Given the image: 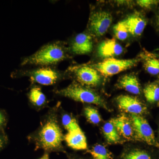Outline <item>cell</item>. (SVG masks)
<instances>
[{"label": "cell", "instance_id": "obj_9", "mask_svg": "<svg viewBox=\"0 0 159 159\" xmlns=\"http://www.w3.org/2000/svg\"><path fill=\"white\" fill-rule=\"evenodd\" d=\"M31 81L44 85L56 82L59 77L58 72L50 67H42L32 71L30 74Z\"/></svg>", "mask_w": 159, "mask_h": 159}, {"label": "cell", "instance_id": "obj_4", "mask_svg": "<svg viewBox=\"0 0 159 159\" xmlns=\"http://www.w3.org/2000/svg\"><path fill=\"white\" fill-rule=\"evenodd\" d=\"M129 118L133 127L134 140L159 148V143L147 120L142 116L130 115Z\"/></svg>", "mask_w": 159, "mask_h": 159}, {"label": "cell", "instance_id": "obj_16", "mask_svg": "<svg viewBox=\"0 0 159 159\" xmlns=\"http://www.w3.org/2000/svg\"><path fill=\"white\" fill-rule=\"evenodd\" d=\"M104 136L107 142L109 144L121 143V136L111 121L106 123L102 128Z\"/></svg>", "mask_w": 159, "mask_h": 159}, {"label": "cell", "instance_id": "obj_20", "mask_svg": "<svg viewBox=\"0 0 159 159\" xmlns=\"http://www.w3.org/2000/svg\"><path fill=\"white\" fill-rule=\"evenodd\" d=\"M29 98L31 102L36 106H42L46 102V96L41 89L37 87L31 89L29 94Z\"/></svg>", "mask_w": 159, "mask_h": 159}, {"label": "cell", "instance_id": "obj_12", "mask_svg": "<svg viewBox=\"0 0 159 159\" xmlns=\"http://www.w3.org/2000/svg\"><path fill=\"white\" fill-rule=\"evenodd\" d=\"M93 48L92 38L86 33L77 34L71 45L72 52L77 54H89L92 51Z\"/></svg>", "mask_w": 159, "mask_h": 159}, {"label": "cell", "instance_id": "obj_21", "mask_svg": "<svg viewBox=\"0 0 159 159\" xmlns=\"http://www.w3.org/2000/svg\"><path fill=\"white\" fill-rule=\"evenodd\" d=\"M61 122L68 132L81 129L76 119L68 114L63 116Z\"/></svg>", "mask_w": 159, "mask_h": 159}, {"label": "cell", "instance_id": "obj_1", "mask_svg": "<svg viewBox=\"0 0 159 159\" xmlns=\"http://www.w3.org/2000/svg\"><path fill=\"white\" fill-rule=\"evenodd\" d=\"M66 58L64 47L60 43L56 42L44 46L33 55L24 60L22 65L48 66L57 63Z\"/></svg>", "mask_w": 159, "mask_h": 159}, {"label": "cell", "instance_id": "obj_2", "mask_svg": "<svg viewBox=\"0 0 159 159\" xmlns=\"http://www.w3.org/2000/svg\"><path fill=\"white\" fill-rule=\"evenodd\" d=\"M57 94L84 103L96 104L109 111L104 99L93 90L74 82L66 88L56 91Z\"/></svg>", "mask_w": 159, "mask_h": 159}, {"label": "cell", "instance_id": "obj_11", "mask_svg": "<svg viewBox=\"0 0 159 159\" xmlns=\"http://www.w3.org/2000/svg\"><path fill=\"white\" fill-rule=\"evenodd\" d=\"M123 48L115 39H107L99 45L98 48L99 56L105 58H113L120 55L123 52Z\"/></svg>", "mask_w": 159, "mask_h": 159}, {"label": "cell", "instance_id": "obj_8", "mask_svg": "<svg viewBox=\"0 0 159 159\" xmlns=\"http://www.w3.org/2000/svg\"><path fill=\"white\" fill-rule=\"evenodd\" d=\"M74 74L78 82L85 86L95 87L99 85L101 77L96 69L89 66H82L74 70Z\"/></svg>", "mask_w": 159, "mask_h": 159}, {"label": "cell", "instance_id": "obj_22", "mask_svg": "<svg viewBox=\"0 0 159 159\" xmlns=\"http://www.w3.org/2000/svg\"><path fill=\"white\" fill-rule=\"evenodd\" d=\"M113 31L116 37L122 41L126 39L129 33L124 20L117 23L114 26Z\"/></svg>", "mask_w": 159, "mask_h": 159}, {"label": "cell", "instance_id": "obj_17", "mask_svg": "<svg viewBox=\"0 0 159 159\" xmlns=\"http://www.w3.org/2000/svg\"><path fill=\"white\" fill-rule=\"evenodd\" d=\"M144 66L145 70L152 75H157L159 73V58L152 54H144Z\"/></svg>", "mask_w": 159, "mask_h": 159}, {"label": "cell", "instance_id": "obj_23", "mask_svg": "<svg viewBox=\"0 0 159 159\" xmlns=\"http://www.w3.org/2000/svg\"><path fill=\"white\" fill-rule=\"evenodd\" d=\"M84 113L89 122L97 125L101 121V118L98 110L91 107H87L84 109Z\"/></svg>", "mask_w": 159, "mask_h": 159}, {"label": "cell", "instance_id": "obj_28", "mask_svg": "<svg viewBox=\"0 0 159 159\" xmlns=\"http://www.w3.org/2000/svg\"><path fill=\"white\" fill-rule=\"evenodd\" d=\"M3 144H4V142H3V139L0 136V150L2 148Z\"/></svg>", "mask_w": 159, "mask_h": 159}, {"label": "cell", "instance_id": "obj_6", "mask_svg": "<svg viewBox=\"0 0 159 159\" xmlns=\"http://www.w3.org/2000/svg\"><path fill=\"white\" fill-rule=\"evenodd\" d=\"M112 21L111 15L107 11H99L91 15L89 21V29L96 36L105 34L110 27Z\"/></svg>", "mask_w": 159, "mask_h": 159}, {"label": "cell", "instance_id": "obj_18", "mask_svg": "<svg viewBox=\"0 0 159 159\" xmlns=\"http://www.w3.org/2000/svg\"><path fill=\"white\" fill-rule=\"evenodd\" d=\"M146 100L151 103H159V86L156 84H147L143 90Z\"/></svg>", "mask_w": 159, "mask_h": 159}, {"label": "cell", "instance_id": "obj_3", "mask_svg": "<svg viewBox=\"0 0 159 159\" xmlns=\"http://www.w3.org/2000/svg\"><path fill=\"white\" fill-rule=\"evenodd\" d=\"M64 139L62 131L55 119H48L38 134L40 147L48 151L61 150Z\"/></svg>", "mask_w": 159, "mask_h": 159}, {"label": "cell", "instance_id": "obj_10", "mask_svg": "<svg viewBox=\"0 0 159 159\" xmlns=\"http://www.w3.org/2000/svg\"><path fill=\"white\" fill-rule=\"evenodd\" d=\"M110 121L115 125L121 137L128 140L134 139L133 127L129 117L122 114L111 119Z\"/></svg>", "mask_w": 159, "mask_h": 159}, {"label": "cell", "instance_id": "obj_25", "mask_svg": "<svg viewBox=\"0 0 159 159\" xmlns=\"http://www.w3.org/2000/svg\"><path fill=\"white\" fill-rule=\"evenodd\" d=\"M137 4L139 6L145 9H150L154 6H156L159 3V1L154 0H139L137 1Z\"/></svg>", "mask_w": 159, "mask_h": 159}, {"label": "cell", "instance_id": "obj_7", "mask_svg": "<svg viewBox=\"0 0 159 159\" xmlns=\"http://www.w3.org/2000/svg\"><path fill=\"white\" fill-rule=\"evenodd\" d=\"M116 102L120 110L131 115L142 116L147 112V107L137 97L129 95H120Z\"/></svg>", "mask_w": 159, "mask_h": 159}, {"label": "cell", "instance_id": "obj_19", "mask_svg": "<svg viewBox=\"0 0 159 159\" xmlns=\"http://www.w3.org/2000/svg\"><path fill=\"white\" fill-rule=\"evenodd\" d=\"M88 152L93 159H113L112 153L103 145L98 144L94 146Z\"/></svg>", "mask_w": 159, "mask_h": 159}, {"label": "cell", "instance_id": "obj_14", "mask_svg": "<svg viewBox=\"0 0 159 159\" xmlns=\"http://www.w3.org/2000/svg\"><path fill=\"white\" fill-rule=\"evenodd\" d=\"M118 88L125 90L130 93L139 95L141 86L139 80L133 74H126L120 78L116 84Z\"/></svg>", "mask_w": 159, "mask_h": 159}, {"label": "cell", "instance_id": "obj_26", "mask_svg": "<svg viewBox=\"0 0 159 159\" xmlns=\"http://www.w3.org/2000/svg\"><path fill=\"white\" fill-rule=\"evenodd\" d=\"M5 122V118L4 115L0 112V127L4 124Z\"/></svg>", "mask_w": 159, "mask_h": 159}, {"label": "cell", "instance_id": "obj_24", "mask_svg": "<svg viewBox=\"0 0 159 159\" xmlns=\"http://www.w3.org/2000/svg\"><path fill=\"white\" fill-rule=\"evenodd\" d=\"M122 159H152L150 155L145 151L134 149L123 154Z\"/></svg>", "mask_w": 159, "mask_h": 159}, {"label": "cell", "instance_id": "obj_30", "mask_svg": "<svg viewBox=\"0 0 159 159\" xmlns=\"http://www.w3.org/2000/svg\"><path fill=\"white\" fill-rule=\"evenodd\" d=\"M158 83H159V77Z\"/></svg>", "mask_w": 159, "mask_h": 159}, {"label": "cell", "instance_id": "obj_27", "mask_svg": "<svg viewBox=\"0 0 159 159\" xmlns=\"http://www.w3.org/2000/svg\"><path fill=\"white\" fill-rule=\"evenodd\" d=\"M39 159H50L48 154L45 153Z\"/></svg>", "mask_w": 159, "mask_h": 159}, {"label": "cell", "instance_id": "obj_31", "mask_svg": "<svg viewBox=\"0 0 159 159\" xmlns=\"http://www.w3.org/2000/svg\"></svg>", "mask_w": 159, "mask_h": 159}, {"label": "cell", "instance_id": "obj_15", "mask_svg": "<svg viewBox=\"0 0 159 159\" xmlns=\"http://www.w3.org/2000/svg\"><path fill=\"white\" fill-rule=\"evenodd\" d=\"M124 21L129 33L134 36L141 35L147 24L145 19L139 13L131 15Z\"/></svg>", "mask_w": 159, "mask_h": 159}, {"label": "cell", "instance_id": "obj_13", "mask_svg": "<svg viewBox=\"0 0 159 159\" xmlns=\"http://www.w3.org/2000/svg\"><path fill=\"white\" fill-rule=\"evenodd\" d=\"M64 139L68 146L74 150H85L87 148L86 138L81 129L68 132Z\"/></svg>", "mask_w": 159, "mask_h": 159}, {"label": "cell", "instance_id": "obj_29", "mask_svg": "<svg viewBox=\"0 0 159 159\" xmlns=\"http://www.w3.org/2000/svg\"><path fill=\"white\" fill-rule=\"evenodd\" d=\"M157 25L159 27V14L158 16L157 17Z\"/></svg>", "mask_w": 159, "mask_h": 159}, {"label": "cell", "instance_id": "obj_5", "mask_svg": "<svg viewBox=\"0 0 159 159\" xmlns=\"http://www.w3.org/2000/svg\"><path fill=\"white\" fill-rule=\"evenodd\" d=\"M139 61L137 59L122 60L113 57L104 59L93 67L103 76L111 77L134 66Z\"/></svg>", "mask_w": 159, "mask_h": 159}]
</instances>
